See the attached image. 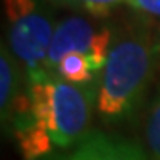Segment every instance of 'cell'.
I'll list each match as a JSON object with an SVG mask.
<instances>
[{"instance_id": "4", "label": "cell", "mask_w": 160, "mask_h": 160, "mask_svg": "<svg viewBox=\"0 0 160 160\" xmlns=\"http://www.w3.org/2000/svg\"><path fill=\"white\" fill-rule=\"evenodd\" d=\"M114 34L109 23L98 22L94 16L71 14L59 20L48 52V73L68 53H84L103 71Z\"/></svg>"}, {"instance_id": "7", "label": "cell", "mask_w": 160, "mask_h": 160, "mask_svg": "<svg viewBox=\"0 0 160 160\" xmlns=\"http://www.w3.org/2000/svg\"><path fill=\"white\" fill-rule=\"evenodd\" d=\"M144 137L149 149L151 160H160V86L155 91L151 103L148 107L146 125H144Z\"/></svg>"}, {"instance_id": "10", "label": "cell", "mask_w": 160, "mask_h": 160, "mask_svg": "<svg viewBox=\"0 0 160 160\" xmlns=\"http://www.w3.org/2000/svg\"><path fill=\"white\" fill-rule=\"evenodd\" d=\"M157 43H158V50H160V25H158V29H157Z\"/></svg>"}, {"instance_id": "5", "label": "cell", "mask_w": 160, "mask_h": 160, "mask_svg": "<svg viewBox=\"0 0 160 160\" xmlns=\"http://www.w3.org/2000/svg\"><path fill=\"white\" fill-rule=\"evenodd\" d=\"M55 160H148L139 146L125 139L91 132L75 148L59 155Z\"/></svg>"}, {"instance_id": "1", "label": "cell", "mask_w": 160, "mask_h": 160, "mask_svg": "<svg viewBox=\"0 0 160 160\" xmlns=\"http://www.w3.org/2000/svg\"><path fill=\"white\" fill-rule=\"evenodd\" d=\"M96 87L57 77L27 80L9 128L23 160H45L75 148L91 133Z\"/></svg>"}, {"instance_id": "6", "label": "cell", "mask_w": 160, "mask_h": 160, "mask_svg": "<svg viewBox=\"0 0 160 160\" xmlns=\"http://www.w3.org/2000/svg\"><path fill=\"white\" fill-rule=\"evenodd\" d=\"M25 87L27 73L4 41L0 48V116L4 126H9L11 123Z\"/></svg>"}, {"instance_id": "2", "label": "cell", "mask_w": 160, "mask_h": 160, "mask_svg": "<svg viewBox=\"0 0 160 160\" xmlns=\"http://www.w3.org/2000/svg\"><path fill=\"white\" fill-rule=\"evenodd\" d=\"M157 34L132 23L114 34L109 57L96 87V112L103 121L130 118L144 100L158 59Z\"/></svg>"}, {"instance_id": "9", "label": "cell", "mask_w": 160, "mask_h": 160, "mask_svg": "<svg viewBox=\"0 0 160 160\" xmlns=\"http://www.w3.org/2000/svg\"><path fill=\"white\" fill-rule=\"evenodd\" d=\"M125 4L137 12L160 18V0H126Z\"/></svg>"}, {"instance_id": "3", "label": "cell", "mask_w": 160, "mask_h": 160, "mask_svg": "<svg viewBox=\"0 0 160 160\" xmlns=\"http://www.w3.org/2000/svg\"><path fill=\"white\" fill-rule=\"evenodd\" d=\"M7 46L23 66L27 80L50 77L48 52L57 23L48 0H4Z\"/></svg>"}, {"instance_id": "8", "label": "cell", "mask_w": 160, "mask_h": 160, "mask_svg": "<svg viewBox=\"0 0 160 160\" xmlns=\"http://www.w3.org/2000/svg\"><path fill=\"white\" fill-rule=\"evenodd\" d=\"M52 2H57L61 6L71 7V9H78L86 12L87 16L103 18L119 4H125L126 0H52Z\"/></svg>"}]
</instances>
